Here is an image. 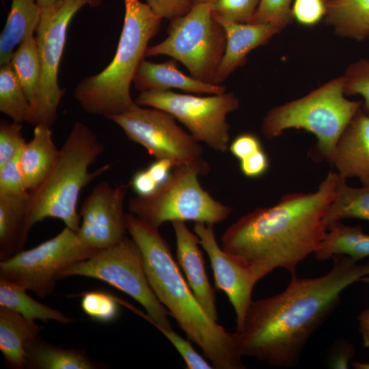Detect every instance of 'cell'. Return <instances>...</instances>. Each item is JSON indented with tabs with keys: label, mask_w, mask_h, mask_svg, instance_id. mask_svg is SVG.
I'll return each mask as SVG.
<instances>
[{
	"label": "cell",
	"mask_w": 369,
	"mask_h": 369,
	"mask_svg": "<svg viewBox=\"0 0 369 369\" xmlns=\"http://www.w3.org/2000/svg\"><path fill=\"white\" fill-rule=\"evenodd\" d=\"M80 276L98 279L116 288L137 301L146 314L140 313L158 329H172L166 308L152 291L145 273L141 251L131 237L98 250L90 258L62 270L58 279Z\"/></svg>",
	"instance_id": "obj_9"
},
{
	"label": "cell",
	"mask_w": 369,
	"mask_h": 369,
	"mask_svg": "<svg viewBox=\"0 0 369 369\" xmlns=\"http://www.w3.org/2000/svg\"><path fill=\"white\" fill-rule=\"evenodd\" d=\"M135 102L169 113L199 143H204L216 152L228 150L230 126L226 117L239 107V100L233 93L202 97L171 90L148 91L140 92Z\"/></svg>",
	"instance_id": "obj_12"
},
{
	"label": "cell",
	"mask_w": 369,
	"mask_h": 369,
	"mask_svg": "<svg viewBox=\"0 0 369 369\" xmlns=\"http://www.w3.org/2000/svg\"><path fill=\"white\" fill-rule=\"evenodd\" d=\"M26 141L22 133V125L4 119L0 121V166L14 158L23 148Z\"/></svg>",
	"instance_id": "obj_35"
},
{
	"label": "cell",
	"mask_w": 369,
	"mask_h": 369,
	"mask_svg": "<svg viewBox=\"0 0 369 369\" xmlns=\"http://www.w3.org/2000/svg\"><path fill=\"white\" fill-rule=\"evenodd\" d=\"M326 23L343 37L359 41L369 36V0H326Z\"/></svg>",
	"instance_id": "obj_26"
},
{
	"label": "cell",
	"mask_w": 369,
	"mask_h": 369,
	"mask_svg": "<svg viewBox=\"0 0 369 369\" xmlns=\"http://www.w3.org/2000/svg\"><path fill=\"white\" fill-rule=\"evenodd\" d=\"M107 119L115 123L132 141L143 146L156 159H167L206 175L210 166L200 143L182 129L169 113L135 104L126 111Z\"/></svg>",
	"instance_id": "obj_10"
},
{
	"label": "cell",
	"mask_w": 369,
	"mask_h": 369,
	"mask_svg": "<svg viewBox=\"0 0 369 369\" xmlns=\"http://www.w3.org/2000/svg\"><path fill=\"white\" fill-rule=\"evenodd\" d=\"M368 25H369V20H368Z\"/></svg>",
	"instance_id": "obj_49"
},
{
	"label": "cell",
	"mask_w": 369,
	"mask_h": 369,
	"mask_svg": "<svg viewBox=\"0 0 369 369\" xmlns=\"http://www.w3.org/2000/svg\"><path fill=\"white\" fill-rule=\"evenodd\" d=\"M80 296L81 309L92 319L110 323L117 318L118 301L111 295L100 290H90L83 292Z\"/></svg>",
	"instance_id": "obj_31"
},
{
	"label": "cell",
	"mask_w": 369,
	"mask_h": 369,
	"mask_svg": "<svg viewBox=\"0 0 369 369\" xmlns=\"http://www.w3.org/2000/svg\"><path fill=\"white\" fill-rule=\"evenodd\" d=\"M176 236V257L191 290L206 314L217 321L215 289L207 276L200 239L184 221L171 222Z\"/></svg>",
	"instance_id": "obj_17"
},
{
	"label": "cell",
	"mask_w": 369,
	"mask_h": 369,
	"mask_svg": "<svg viewBox=\"0 0 369 369\" xmlns=\"http://www.w3.org/2000/svg\"><path fill=\"white\" fill-rule=\"evenodd\" d=\"M326 0H293L291 12L292 18L306 26H311L325 18Z\"/></svg>",
	"instance_id": "obj_38"
},
{
	"label": "cell",
	"mask_w": 369,
	"mask_h": 369,
	"mask_svg": "<svg viewBox=\"0 0 369 369\" xmlns=\"http://www.w3.org/2000/svg\"><path fill=\"white\" fill-rule=\"evenodd\" d=\"M98 250L86 246L65 227L54 237L0 262V277L21 285L40 298L50 295L64 269L92 257Z\"/></svg>",
	"instance_id": "obj_11"
},
{
	"label": "cell",
	"mask_w": 369,
	"mask_h": 369,
	"mask_svg": "<svg viewBox=\"0 0 369 369\" xmlns=\"http://www.w3.org/2000/svg\"><path fill=\"white\" fill-rule=\"evenodd\" d=\"M357 320L364 346L369 348V309L361 312Z\"/></svg>",
	"instance_id": "obj_45"
},
{
	"label": "cell",
	"mask_w": 369,
	"mask_h": 369,
	"mask_svg": "<svg viewBox=\"0 0 369 369\" xmlns=\"http://www.w3.org/2000/svg\"><path fill=\"white\" fill-rule=\"evenodd\" d=\"M21 152L0 166V195H14L29 191L20 163Z\"/></svg>",
	"instance_id": "obj_36"
},
{
	"label": "cell",
	"mask_w": 369,
	"mask_h": 369,
	"mask_svg": "<svg viewBox=\"0 0 369 369\" xmlns=\"http://www.w3.org/2000/svg\"><path fill=\"white\" fill-rule=\"evenodd\" d=\"M195 0H146V3L159 16L169 20L187 14Z\"/></svg>",
	"instance_id": "obj_39"
},
{
	"label": "cell",
	"mask_w": 369,
	"mask_h": 369,
	"mask_svg": "<svg viewBox=\"0 0 369 369\" xmlns=\"http://www.w3.org/2000/svg\"><path fill=\"white\" fill-rule=\"evenodd\" d=\"M27 368L96 369L102 364L92 360L83 350L54 345L38 337L26 349Z\"/></svg>",
	"instance_id": "obj_22"
},
{
	"label": "cell",
	"mask_w": 369,
	"mask_h": 369,
	"mask_svg": "<svg viewBox=\"0 0 369 369\" xmlns=\"http://www.w3.org/2000/svg\"><path fill=\"white\" fill-rule=\"evenodd\" d=\"M362 103L345 97L341 76L305 96L269 111L262 122V133L268 139L277 137L290 128L312 133L317 142L309 156L315 161L331 164L340 137Z\"/></svg>",
	"instance_id": "obj_6"
},
{
	"label": "cell",
	"mask_w": 369,
	"mask_h": 369,
	"mask_svg": "<svg viewBox=\"0 0 369 369\" xmlns=\"http://www.w3.org/2000/svg\"><path fill=\"white\" fill-rule=\"evenodd\" d=\"M351 365L355 369H369V363L353 361Z\"/></svg>",
	"instance_id": "obj_47"
},
{
	"label": "cell",
	"mask_w": 369,
	"mask_h": 369,
	"mask_svg": "<svg viewBox=\"0 0 369 369\" xmlns=\"http://www.w3.org/2000/svg\"><path fill=\"white\" fill-rule=\"evenodd\" d=\"M367 264H368V275L362 277L360 281L369 284V262Z\"/></svg>",
	"instance_id": "obj_48"
},
{
	"label": "cell",
	"mask_w": 369,
	"mask_h": 369,
	"mask_svg": "<svg viewBox=\"0 0 369 369\" xmlns=\"http://www.w3.org/2000/svg\"><path fill=\"white\" fill-rule=\"evenodd\" d=\"M41 10L47 9L53 7L60 0H36Z\"/></svg>",
	"instance_id": "obj_46"
},
{
	"label": "cell",
	"mask_w": 369,
	"mask_h": 369,
	"mask_svg": "<svg viewBox=\"0 0 369 369\" xmlns=\"http://www.w3.org/2000/svg\"><path fill=\"white\" fill-rule=\"evenodd\" d=\"M346 180L342 177L324 217L327 227L345 219L369 221V184L353 187L347 185Z\"/></svg>",
	"instance_id": "obj_29"
},
{
	"label": "cell",
	"mask_w": 369,
	"mask_h": 369,
	"mask_svg": "<svg viewBox=\"0 0 369 369\" xmlns=\"http://www.w3.org/2000/svg\"><path fill=\"white\" fill-rule=\"evenodd\" d=\"M20 284L0 277V306L13 310L29 321L54 320L69 324L74 319L60 311L37 301Z\"/></svg>",
	"instance_id": "obj_27"
},
{
	"label": "cell",
	"mask_w": 369,
	"mask_h": 369,
	"mask_svg": "<svg viewBox=\"0 0 369 369\" xmlns=\"http://www.w3.org/2000/svg\"><path fill=\"white\" fill-rule=\"evenodd\" d=\"M174 164L167 159H156L146 168L154 180L160 186L169 177Z\"/></svg>",
	"instance_id": "obj_43"
},
{
	"label": "cell",
	"mask_w": 369,
	"mask_h": 369,
	"mask_svg": "<svg viewBox=\"0 0 369 369\" xmlns=\"http://www.w3.org/2000/svg\"><path fill=\"white\" fill-rule=\"evenodd\" d=\"M341 178L330 171L316 191L287 193L272 206L247 213L223 232L221 248L257 282L278 268L295 275L327 233L324 217Z\"/></svg>",
	"instance_id": "obj_2"
},
{
	"label": "cell",
	"mask_w": 369,
	"mask_h": 369,
	"mask_svg": "<svg viewBox=\"0 0 369 369\" xmlns=\"http://www.w3.org/2000/svg\"><path fill=\"white\" fill-rule=\"evenodd\" d=\"M342 77L345 95H361L364 98L361 109L369 115V59L351 64Z\"/></svg>",
	"instance_id": "obj_32"
},
{
	"label": "cell",
	"mask_w": 369,
	"mask_h": 369,
	"mask_svg": "<svg viewBox=\"0 0 369 369\" xmlns=\"http://www.w3.org/2000/svg\"><path fill=\"white\" fill-rule=\"evenodd\" d=\"M355 353L354 347L349 343H344L333 355L330 366L333 368H348L349 363Z\"/></svg>",
	"instance_id": "obj_44"
},
{
	"label": "cell",
	"mask_w": 369,
	"mask_h": 369,
	"mask_svg": "<svg viewBox=\"0 0 369 369\" xmlns=\"http://www.w3.org/2000/svg\"><path fill=\"white\" fill-rule=\"evenodd\" d=\"M177 62L174 58L162 63H154L144 59L133 83L140 92L167 91L172 88L208 95L226 92V87L221 85L202 81L185 74L178 68Z\"/></svg>",
	"instance_id": "obj_19"
},
{
	"label": "cell",
	"mask_w": 369,
	"mask_h": 369,
	"mask_svg": "<svg viewBox=\"0 0 369 369\" xmlns=\"http://www.w3.org/2000/svg\"><path fill=\"white\" fill-rule=\"evenodd\" d=\"M213 15L223 27L226 36V49L213 81L220 85L245 63L251 50L265 44L280 29L269 23H240L213 13Z\"/></svg>",
	"instance_id": "obj_16"
},
{
	"label": "cell",
	"mask_w": 369,
	"mask_h": 369,
	"mask_svg": "<svg viewBox=\"0 0 369 369\" xmlns=\"http://www.w3.org/2000/svg\"><path fill=\"white\" fill-rule=\"evenodd\" d=\"M314 254L320 261L345 255L359 262L369 256V234L363 232L361 226L333 223L327 226V233Z\"/></svg>",
	"instance_id": "obj_24"
},
{
	"label": "cell",
	"mask_w": 369,
	"mask_h": 369,
	"mask_svg": "<svg viewBox=\"0 0 369 369\" xmlns=\"http://www.w3.org/2000/svg\"><path fill=\"white\" fill-rule=\"evenodd\" d=\"M159 330L168 339L184 361L188 369L214 368L193 348L191 343L178 334L173 329L159 328Z\"/></svg>",
	"instance_id": "obj_37"
},
{
	"label": "cell",
	"mask_w": 369,
	"mask_h": 369,
	"mask_svg": "<svg viewBox=\"0 0 369 369\" xmlns=\"http://www.w3.org/2000/svg\"><path fill=\"white\" fill-rule=\"evenodd\" d=\"M124 25L113 59L100 72L80 81L74 90V98L84 111L106 118L136 104L130 93L131 84L162 20L139 0H124Z\"/></svg>",
	"instance_id": "obj_5"
},
{
	"label": "cell",
	"mask_w": 369,
	"mask_h": 369,
	"mask_svg": "<svg viewBox=\"0 0 369 369\" xmlns=\"http://www.w3.org/2000/svg\"><path fill=\"white\" fill-rule=\"evenodd\" d=\"M127 232L137 245L149 284L188 338L216 369H243L237 334L212 319L197 300L159 228L126 214Z\"/></svg>",
	"instance_id": "obj_3"
},
{
	"label": "cell",
	"mask_w": 369,
	"mask_h": 369,
	"mask_svg": "<svg viewBox=\"0 0 369 369\" xmlns=\"http://www.w3.org/2000/svg\"><path fill=\"white\" fill-rule=\"evenodd\" d=\"M292 1L293 0H260L250 23H269L282 29L292 19Z\"/></svg>",
	"instance_id": "obj_33"
},
{
	"label": "cell",
	"mask_w": 369,
	"mask_h": 369,
	"mask_svg": "<svg viewBox=\"0 0 369 369\" xmlns=\"http://www.w3.org/2000/svg\"><path fill=\"white\" fill-rule=\"evenodd\" d=\"M33 33H29L18 45L12 56L10 64L34 113L42 78V63Z\"/></svg>",
	"instance_id": "obj_28"
},
{
	"label": "cell",
	"mask_w": 369,
	"mask_h": 369,
	"mask_svg": "<svg viewBox=\"0 0 369 369\" xmlns=\"http://www.w3.org/2000/svg\"><path fill=\"white\" fill-rule=\"evenodd\" d=\"M260 0H213L212 12L226 20L248 23L252 20Z\"/></svg>",
	"instance_id": "obj_34"
},
{
	"label": "cell",
	"mask_w": 369,
	"mask_h": 369,
	"mask_svg": "<svg viewBox=\"0 0 369 369\" xmlns=\"http://www.w3.org/2000/svg\"><path fill=\"white\" fill-rule=\"evenodd\" d=\"M104 150V145L87 125L81 122L74 124L49 174L36 189L29 191L21 250L32 227L46 218L60 219L66 227L78 232L81 216L77 202L82 189L112 165L109 163L89 171Z\"/></svg>",
	"instance_id": "obj_4"
},
{
	"label": "cell",
	"mask_w": 369,
	"mask_h": 369,
	"mask_svg": "<svg viewBox=\"0 0 369 369\" xmlns=\"http://www.w3.org/2000/svg\"><path fill=\"white\" fill-rule=\"evenodd\" d=\"M213 224L195 222L193 231L206 252L213 271L215 286L223 291L236 313V331L243 324L252 301V290L257 283L253 275L226 253L217 242Z\"/></svg>",
	"instance_id": "obj_15"
},
{
	"label": "cell",
	"mask_w": 369,
	"mask_h": 369,
	"mask_svg": "<svg viewBox=\"0 0 369 369\" xmlns=\"http://www.w3.org/2000/svg\"><path fill=\"white\" fill-rule=\"evenodd\" d=\"M40 330L36 322L0 306V351L8 367L27 368V347L38 337Z\"/></svg>",
	"instance_id": "obj_20"
},
{
	"label": "cell",
	"mask_w": 369,
	"mask_h": 369,
	"mask_svg": "<svg viewBox=\"0 0 369 369\" xmlns=\"http://www.w3.org/2000/svg\"><path fill=\"white\" fill-rule=\"evenodd\" d=\"M213 0H195L185 15L170 20L167 37L148 47L146 57L165 55L184 65L192 77L213 83L223 55L226 36L213 17Z\"/></svg>",
	"instance_id": "obj_8"
},
{
	"label": "cell",
	"mask_w": 369,
	"mask_h": 369,
	"mask_svg": "<svg viewBox=\"0 0 369 369\" xmlns=\"http://www.w3.org/2000/svg\"><path fill=\"white\" fill-rule=\"evenodd\" d=\"M332 259L333 266L325 275L313 278L293 275L282 292L252 300L236 331L242 357L280 368L299 362L308 341L338 306L342 292L368 275V264L345 255Z\"/></svg>",
	"instance_id": "obj_1"
},
{
	"label": "cell",
	"mask_w": 369,
	"mask_h": 369,
	"mask_svg": "<svg viewBox=\"0 0 369 369\" xmlns=\"http://www.w3.org/2000/svg\"><path fill=\"white\" fill-rule=\"evenodd\" d=\"M259 137L251 133L238 135L229 145L230 153L239 161L262 149Z\"/></svg>",
	"instance_id": "obj_40"
},
{
	"label": "cell",
	"mask_w": 369,
	"mask_h": 369,
	"mask_svg": "<svg viewBox=\"0 0 369 369\" xmlns=\"http://www.w3.org/2000/svg\"><path fill=\"white\" fill-rule=\"evenodd\" d=\"M35 126L33 137L26 142L20 158L29 191L36 189L45 179L59 153L53 139L51 126L42 124Z\"/></svg>",
	"instance_id": "obj_21"
},
{
	"label": "cell",
	"mask_w": 369,
	"mask_h": 369,
	"mask_svg": "<svg viewBox=\"0 0 369 369\" xmlns=\"http://www.w3.org/2000/svg\"><path fill=\"white\" fill-rule=\"evenodd\" d=\"M29 202V191L0 195V259L21 251L20 239Z\"/></svg>",
	"instance_id": "obj_25"
},
{
	"label": "cell",
	"mask_w": 369,
	"mask_h": 369,
	"mask_svg": "<svg viewBox=\"0 0 369 369\" xmlns=\"http://www.w3.org/2000/svg\"><path fill=\"white\" fill-rule=\"evenodd\" d=\"M0 110L13 122L33 123V109L10 62L0 68Z\"/></svg>",
	"instance_id": "obj_30"
},
{
	"label": "cell",
	"mask_w": 369,
	"mask_h": 369,
	"mask_svg": "<svg viewBox=\"0 0 369 369\" xmlns=\"http://www.w3.org/2000/svg\"><path fill=\"white\" fill-rule=\"evenodd\" d=\"M128 185L98 182L83 202L77 235L82 243L100 250L120 242L127 232L124 204Z\"/></svg>",
	"instance_id": "obj_14"
},
{
	"label": "cell",
	"mask_w": 369,
	"mask_h": 369,
	"mask_svg": "<svg viewBox=\"0 0 369 369\" xmlns=\"http://www.w3.org/2000/svg\"><path fill=\"white\" fill-rule=\"evenodd\" d=\"M198 175L189 167H174L167 180L153 193L129 199V213L156 228L166 221H193L214 225L226 220L232 208L204 190Z\"/></svg>",
	"instance_id": "obj_7"
},
{
	"label": "cell",
	"mask_w": 369,
	"mask_h": 369,
	"mask_svg": "<svg viewBox=\"0 0 369 369\" xmlns=\"http://www.w3.org/2000/svg\"><path fill=\"white\" fill-rule=\"evenodd\" d=\"M42 10L36 0H12L5 27L0 34V65L10 62L14 49L29 33H34Z\"/></svg>",
	"instance_id": "obj_23"
},
{
	"label": "cell",
	"mask_w": 369,
	"mask_h": 369,
	"mask_svg": "<svg viewBox=\"0 0 369 369\" xmlns=\"http://www.w3.org/2000/svg\"><path fill=\"white\" fill-rule=\"evenodd\" d=\"M331 165L340 176L369 184V115L361 108L340 137Z\"/></svg>",
	"instance_id": "obj_18"
},
{
	"label": "cell",
	"mask_w": 369,
	"mask_h": 369,
	"mask_svg": "<svg viewBox=\"0 0 369 369\" xmlns=\"http://www.w3.org/2000/svg\"><path fill=\"white\" fill-rule=\"evenodd\" d=\"M269 166V156L263 148L239 161L241 173L251 178L263 176L268 171Z\"/></svg>",
	"instance_id": "obj_41"
},
{
	"label": "cell",
	"mask_w": 369,
	"mask_h": 369,
	"mask_svg": "<svg viewBox=\"0 0 369 369\" xmlns=\"http://www.w3.org/2000/svg\"><path fill=\"white\" fill-rule=\"evenodd\" d=\"M130 184L136 195L139 196L149 195L159 187L146 168L136 172L133 174Z\"/></svg>",
	"instance_id": "obj_42"
},
{
	"label": "cell",
	"mask_w": 369,
	"mask_h": 369,
	"mask_svg": "<svg viewBox=\"0 0 369 369\" xmlns=\"http://www.w3.org/2000/svg\"><path fill=\"white\" fill-rule=\"evenodd\" d=\"M102 0H60L51 8L42 10L36 30L41 63L42 78L33 124L51 126L57 117V108L65 90L58 84V70L69 24L84 6L96 8Z\"/></svg>",
	"instance_id": "obj_13"
}]
</instances>
